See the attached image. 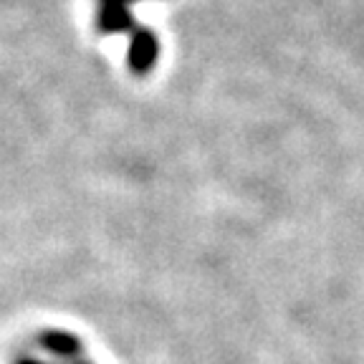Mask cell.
<instances>
[{
	"instance_id": "obj_1",
	"label": "cell",
	"mask_w": 364,
	"mask_h": 364,
	"mask_svg": "<svg viewBox=\"0 0 364 364\" xmlns=\"http://www.w3.org/2000/svg\"><path fill=\"white\" fill-rule=\"evenodd\" d=\"M159 53L157 38H154L152 31H136L134 38H132L129 46V66L134 74H147L149 68L154 66Z\"/></svg>"
},
{
	"instance_id": "obj_2",
	"label": "cell",
	"mask_w": 364,
	"mask_h": 364,
	"mask_svg": "<svg viewBox=\"0 0 364 364\" xmlns=\"http://www.w3.org/2000/svg\"><path fill=\"white\" fill-rule=\"evenodd\" d=\"M132 28V16L119 0H99V31L104 33H119Z\"/></svg>"
},
{
	"instance_id": "obj_3",
	"label": "cell",
	"mask_w": 364,
	"mask_h": 364,
	"mask_svg": "<svg viewBox=\"0 0 364 364\" xmlns=\"http://www.w3.org/2000/svg\"><path fill=\"white\" fill-rule=\"evenodd\" d=\"M41 347L48 349L56 357L68 359V362H74L81 354V341L74 334H66V331H46L41 336Z\"/></svg>"
},
{
	"instance_id": "obj_4",
	"label": "cell",
	"mask_w": 364,
	"mask_h": 364,
	"mask_svg": "<svg viewBox=\"0 0 364 364\" xmlns=\"http://www.w3.org/2000/svg\"><path fill=\"white\" fill-rule=\"evenodd\" d=\"M18 364H46V362H38V359H23V362Z\"/></svg>"
},
{
	"instance_id": "obj_5",
	"label": "cell",
	"mask_w": 364,
	"mask_h": 364,
	"mask_svg": "<svg viewBox=\"0 0 364 364\" xmlns=\"http://www.w3.org/2000/svg\"><path fill=\"white\" fill-rule=\"evenodd\" d=\"M119 3H124V6H127V3H132V0H119Z\"/></svg>"
},
{
	"instance_id": "obj_6",
	"label": "cell",
	"mask_w": 364,
	"mask_h": 364,
	"mask_svg": "<svg viewBox=\"0 0 364 364\" xmlns=\"http://www.w3.org/2000/svg\"><path fill=\"white\" fill-rule=\"evenodd\" d=\"M74 364H89V362H74Z\"/></svg>"
}]
</instances>
